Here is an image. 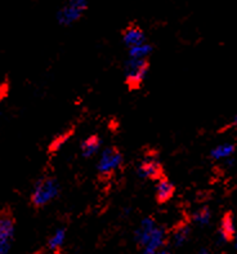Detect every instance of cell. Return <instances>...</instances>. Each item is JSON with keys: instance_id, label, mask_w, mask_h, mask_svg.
<instances>
[{"instance_id": "e0dca14e", "label": "cell", "mask_w": 237, "mask_h": 254, "mask_svg": "<svg viewBox=\"0 0 237 254\" xmlns=\"http://www.w3.org/2000/svg\"><path fill=\"white\" fill-rule=\"evenodd\" d=\"M232 242H234V247H235V249H236V251H237V231H236V234H235L234 239H232Z\"/></svg>"}, {"instance_id": "4fadbf2b", "label": "cell", "mask_w": 237, "mask_h": 254, "mask_svg": "<svg viewBox=\"0 0 237 254\" xmlns=\"http://www.w3.org/2000/svg\"><path fill=\"white\" fill-rule=\"evenodd\" d=\"M189 238V227L184 223H180L177 227H174L173 231H172V244L176 247V248H179L186 244L187 240Z\"/></svg>"}, {"instance_id": "ac0fdd59", "label": "cell", "mask_w": 237, "mask_h": 254, "mask_svg": "<svg viewBox=\"0 0 237 254\" xmlns=\"http://www.w3.org/2000/svg\"><path fill=\"white\" fill-rule=\"evenodd\" d=\"M156 254H170V253H169V252H168V251H165V249H161V251H160V252H157Z\"/></svg>"}, {"instance_id": "7a4b0ae2", "label": "cell", "mask_w": 237, "mask_h": 254, "mask_svg": "<svg viewBox=\"0 0 237 254\" xmlns=\"http://www.w3.org/2000/svg\"><path fill=\"white\" fill-rule=\"evenodd\" d=\"M61 187L58 181L52 176H45L38 181L31 192V204L36 208L51 204L59 195Z\"/></svg>"}, {"instance_id": "277c9868", "label": "cell", "mask_w": 237, "mask_h": 254, "mask_svg": "<svg viewBox=\"0 0 237 254\" xmlns=\"http://www.w3.org/2000/svg\"><path fill=\"white\" fill-rule=\"evenodd\" d=\"M150 70L148 60H135L128 58L124 66V79L126 87L130 90L139 89Z\"/></svg>"}, {"instance_id": "ba28073f", "label": "cell", "mask_w": 237, "mask_h": 254, "mask_svg": "<svg viewBox=\"0 0 237 254\" xmlns=\"http://www.w3.org/2000/svg\"><path fill=\"white\" fill-rule=\"evenodd\" d=\"M121 38L122 43L126 45V48H134V47H138V45L144 44L146 42V34L142 30V27L137 23H130L122 30L121 32Z\"/></svg>"}, {"instance_id": "8fae6325", "label": "cell", "mask_w": 237, "mask_h": 254, "mask_svg": "<svg viewBox=\"0 0 237 254\" xmlns=\"http://www.w3.org/2000/svg\"><path fill=\"white\" fill-rule=\"evenodd\" d=\"M235 151H236V145L232 142H223L219 143L215 147L212 148L210 151V158L214 161H223L228 160L234 156Z\"/></svg>"}, {"instance_id": "ffe728a7", "label": "cell", "mask_w": 237, "mask_h": 254, "mask_svg": "<svg viewBox=\"0 0 237 254\" xmlns=\"http://www.w3.org/2000/svg\"><path fill=\"white\" fill-rule=\"evenodd\" d=\"M234 126L237 128V114L235 115V118H234Z\"/></svg>"}, {"instance_id": "8992f818", "label": "cell", "mask_w": 237, "mask_h": 254, "mask_svg": "<svg viewBox=\"0 0 237 254\" xmlns=\"http://www.w3.org/2000/svg\"><path fill=\"white\" fill-rule=\"evenodd\" d=\"M14 238V218L9 212L0 213V254H6Z\"/></svg>"}, {"instance_id": "5b68a950", "label": "cell", "mask_w": 237, "mask_h": 254, "mask_svg": "<svg viewBox=\"0 0 237 254\" xmlns=\"http://www.w3.org/2000/svg\"><path fill=\"white\" fill-rule=\"evenodd\" d=\"M88 9L87 0H68L57 12V21L62 26H70L77 22Z\"/></svg>"}, {"instance_id": "44dd1931", "label": "cell", "mask_w": 237, "mask_h": 254, "mask_svg": "<svg viewBox=\"0 0 237 254\" xmlns=\"http://www.w3.org/2000/svg\"><path fill=\"white\" fill-rule=\"evenodd\" d=\"M35 254H47V253H35Z\"/></svg>"}, {"instance_id": "52a82bcc", "label": "cell", "mask_w": 237, "mask_h": 254, "mask_svg": "<svg viewBox=\"0 0 237 254\" xmlns=\"http://www.w3.org/2000/svg\"><path fill=\"white\" fill-rule=\"evenodd\" d=\"M137 173L142 180L159 181L164 176V169L161 163L155 158H144L143 160L138 164Z\"/></svg>"}, {"instance_id": "2e32d148", "label": "cell", "mask_w": 237, "mask_h": 254, "mask_svg": "<svg viewBox=\"0 0 237 254\" xmlns=\"http://www.w3.org/2000/svg\"><path fill=\"white\" fill-rule=\"evenodd\" d=\"M210 219H212V212L208 206H202V208L197 209L192 216V221L199 226L209 225Z\"/></svg>"}, {"instance_id": "d6986e66", "label": "cell", "mask_w": 237, "mask_h": 254, "mask_svg": "<svg viewBox=\"0 0 237 254\" xmlns=\"http://www.w3.org/2000/svg\"><path fill=\"white\" fill-rule=\"evenodd\" d=\"M197 254H210V253H209L208 251H205V249H202V251H200Z\"/></svg>"}, {"instance_id": "3957f363", "label": "cell", "mask_w": 237, "mask_h": 254, "mask_svg": "<svg viewBox=\"0 0 237 254\" xmlns=\"http://www.w3.org/2000/svg\"><path fill=\"white\" fill-rule=\"evenodd\" d=\"M124 155L115 146L103 148L97 163V172L102 180H110L114 177L122 167Z\"/></svg>"}, {"instance_id": "6da1fadb", "label": "cell", "mask_w": 237, "mask_h": 254, "mask_svg": "<svg viewBox=\"0 0 237 254\" xmlns=\"http://www.w3.org/2000/svg\"><path fill=\"white\" fill-rule=\"evenodd\" d=\"M134 240L142 254H156L167 242V231L152 217L141 221L134 232Z\"/></svg>"}, {"instance_id": "9c48e42d", "label": "cell", "mask_w": 237, "mask_h": 254, "mask_svg": "<svg viewBox=\"0 0 237 254\" xmlns=\"http://www.w3.org/2000/svg\"><path fill=\"white\" fill-rule=\"evenodd\" d=\"M176 195V186H174L167 177L156 181L155 186V199L159 204H165L172 200Z\"/></svg>"}, {"instance_id": "9a60e30c", "label": "cell", "mask_w": 237, "mask_h": 254, "mask_svg": "<svg viewBox=\"0 0 237 254\" xmlns=\"http://www.w3.org/2000/svg\"><path fill=\"white\" fill-rule=\"evenodd\" d=\"M152 45L148 44V43H144L142 45H138L134 48L128 49L129 58H135V60H148V57L152 53Z\"/></svg>"}, {"instance_id": "30bf717a", "label": "cell", "mask_w": 237, "mask_h": 254, "mask_svg": "<svg viewBox=\"0 0 237 254\" xmlns=\"http://www.w3.org/2000/svg\"><path fill=\"white\" fill-rule=\"evenodd\" d=\"M101 146H102V141L98 135H89L85 139H83V142L80 143V152L85 159L93 158L98 154Z\"/></svg>"}, {"instance_id": "7c38bea8", "label": "cell", "mask_w": 237, "mask_h": 254, "mask_svg": "<svg viewBox=\"0 0 237 254\" xmlns=\"http://www.w3.org/2000/svg\"><path fill=\"white\" fill-rule=\"evenodd\" d=\"M236 226H235V219L232 213H226L221 222V229H219V236L223 242H232L235 234H236Z\"/></svg>"}, {"instance_id": "5bb4252c", "label": "cell", "mask_w": 237, "mask_h": 254, "mask_svg": "<svg viewBox=\"0 0 237 254\" xmlns=\"http://www.w3.org/2000/svg\"><path fill=\"white\" fill-rule=\"evenodd\" d=\"M66 242V229L59 227L53 232V235L48 239V248L52 252H58L61 251L62 247L64 245Z\"/></svg>"}]
</instances>
